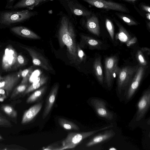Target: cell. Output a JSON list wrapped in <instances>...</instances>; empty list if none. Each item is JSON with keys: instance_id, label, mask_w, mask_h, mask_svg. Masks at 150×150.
<instances>
[{"instance_id": "obj_9", "label": "cell", "mask_w": 150, "mask_h": 150, "mask_svg": "<svg viewBox=\"0 0 150 150\" xmlns=\"http://www.w3.org/2000/svg\"><path fill=\"white\" fill-rule=\"evenodd\" d=\"M21 70L15 73L8 74L2 77L0 81V88L5 91L8 96L12 90L19 81L21 76Z\"/></svg>"}, {"instance_id": "obj_8", "label": "cell", "mask_w": 150, "mask_h": 150, "mask_svg": "<svg viewBox=\"0 0 150 150\" xmlns=\"http://www.w3.org/2000/svg\"><path fill=\"white\" fill-rule=\"evenodd\" d=\"M18 55L17 52L12 45H8L2 57V69L6 71L13 69L16 62Z\"/></svg>"}, {"instance_id": "obj_18", "label": "cell", "mask_w": 150, "mask_h": 150, "mask_svg": "<svg viewBox=\"0 0 150 150\" xmlns=\"http://www.w3.org/2000/svg\"><path fill=\"white\" fill-rule=\"evenodd\" d=\"M45 0H20L13 6L10 9L17 10L18 9L32 8Z\"/></svg>"}, {"instance_id": "obj_32", "label": "cell", "mask_w": 150, "mask_h": 150, "mask_svg": "<svg viewBox=\"0 0 150 150\" xmlns=\"http://www.w3.org/2000/svg\"><path fill=\"white\" fill-rule=\"evenodd\" d=\"M77 56L80 63L83 61L84 59L85 54L81 50L79 45L77 44L76 45Z\"/></svg>"}, {"instance_id": "obj_3", "label": "cell", "mask_w": 150, "mask_h": 150, "mask_svg": "<svg viewBox=\"0 0 150 150\" xmlns=\"http://www.w3.org/2000/svg\"><path fill=\"white\" fill-rule=\"evenodd\" d=\"M110 125L97 130L79 132H70L62 142V146L60 148L54 149V150H62L74 148L84 139L93 135L97 132L110 128L113 127Z\"/></svg>"}, {"instance_id": "obj_16", "label": "cell", "mask_w": 150, "mask_h": 150, "mask_svg": "<svg viewBox=\"0 0 150 150\" xmlns=\"http://www.w3.org/2000/svg\"><path fill=\"white\" fill-rule=\"evenodd\" d=\"M42 106V103H39L33 105L26 110L23 116L21 123L26 124L32 121L40 111Z\"/></svg>"}, {"instance_id": "obj_20", "label": "cell", "mask_w": 150, "mask_h": 150, "mask_svg": "<svg viewBox=\"0 0 150 150\" xmlns=\"http://www.w3.org/2000/svg\"><path fill=\"white\" fill-rule=\"evenodd\" d=\"M93 68L96 76L100 83L102 84L104 81L100 57L95 59L93 62Z\"/></svg>"}, {"instance_id": "obj_35", "label": "cell", "mask_w": 150, "mask_h": 150, "mask_svg": "<svg viewBox=\"0 0 150 150\" xmlns=\"http://www.w3.org/2000/svg\"><path fill=\"white\" fill-rule=\"evenodd\" d=\"M86 41L88 44L91 46H95L98 44V41L94 39H88Z\"/></svg>"}, {"instance_id": "obj_28", "label": "cell", "mask_w": 150, "mask_h": 150, "mask_svg": "<svg viewBox=\"0 0 150 150\" xmlns=\"http://www.w3.org/2000/svg\"><path fill=\"white\" fill-rule=\"evenodd\" d=\"M105 25L106 28L112 40H113L114 36V28L111 21L106 18L105 20Z\"/></svg>"}, {"instance_id": "obj_2", "label": "cell", "mask_w": 150, "mask_h": 150, "mask_svg": "<svg viewBox=\"0 0 150 150\" xmlns=\"http://www.w3.org/2000/svg\"><path fill=\"white\" fill-rule=\"evenodd\" d=\"M37 14L28 10L0 11V27L6 28L26 21Z\"/></svg>"}, {"instance_id": "obj_14", "label": "cell", "mask_w": 150, "mask_h": 150, "mask_svg": "<svg viewBox=\"0 0 150 150\" xmlns=\"http://www.w3.org/2000/svg\"><path fill=\"white\" fill-rule=\"evenodd\" d=\"M58 89L59 85L58 84H56L52 88L48 95L42 114L43 119L46 117L51 110L55 102Z\"/></svg>"}, {"instance_id": "obj_25", "label": "cell", "mask_w": 150, "mask_h": 150, "mask_svg": "<svg viewBox=\"0 0 150 150\" xmlns=\"http://www.w3.org/2000/svg\"><path fill=\"white\" fill-rule=\"evenodd\" d=\"M33 68L31 67L24 70H21V76L22 79L21 84L28 83V80L33 72Z\"/></svg>"}, {"instance_id": "obj_29", "label": "cell", "mask_w": 150, "mask_h": 150, "mask_svg": "<svg viewBox=\"0 0 150 150\" xmlns=\"http://www.w3.org/2000/svg\"><path fill=\"white\" fill-rule=\"evenodd\" d=\"M116 14L120 18L122 19L124 22L129 26L137 25V23L133 19L123 15L117 13Z\"/></svg>"}, {"instance_id": "obj_36", "label": "cell", "mask_w": 150, "mask_h": 150, "mask_svg": "<svg viewBox=\"0 0 150 150\" xmlns=\"http://www.w3.org/2000/svg\"><path fill=\"white\" fill-rule=\"evenodd\" d=\"M142 9L144 11L150 13V7L149 6L142 5Z\"/></svg>"}, {"instance_id": "obj_40", "label": "cell", "mask_w": 150, "mask_h": 150, "mask_svg": "<svg viewBox=\"0 0 150 150\" xmlns=\"http://www.w3.org/2000/svg\"><path fill=\"white\" fill-rule=\"evenodd\" d=\"M2 77H3L1 76L0 75V81L2 79Z\"/></svg>"}, {"instance_id": "obj_1", "label": "cell", "mask_w": 150, "mask_h": 150, "mask_svg": "<svg viewBox=\"0 0 150 150\" xmlns=\"http://www.w3.org/2000/svg\"><path fill=\"white\" fill-rule=\"evenodd\" d=\"M60 46L67 47L68 57L71 63L76 65L80 64L77 54L76 35L74 27L67 16L62 17L58 32Z\"/></svg>"}, {"instance_id": "obj_38", "label": "cell", "mask_w": 150, "mask_h": 150, "mask_svg": "<svg viewBox=\"0 0 150 150\" xmlns=\"http://www.w3.org/2000/svg\"><path fill=\"white\" fill-rule=\"evenodd\" d=\"M125 1H128V2H134L137 1L138 0H124Z\"/></svg>"}, {"instance_id": "obj_31", "label": "cell", "mask_w": 150, "mask_h": 150, "mask_svg": "<svg viewBox=\"0 0 150 150\" xmlns=\"http://www.w3.org/2000/svg\"><path fill=\"white\" fill-rule=\"evenodd\" d=\"M12 126L10 122L0 113V127H9Z\"/></svg>"}, {"instance_id": "obj_15", "label": "cell", "mask_w": 150, "mask_h": 150, "mask_svg": "<svg viewBox=\"0 0 150 150\" xmlns=\"http://www.w3.org/2000/svg\"><path fill=\"white\" fill-rule=\"evenodd\" d=\"M10 30L13 33L21 37L34 39H40L37 34L27 28L22 26H15L11 27Z\"/></svg>"}, {"instance_id": "obj_17", "label": "cell", "mask_w": 150, "mask_h": 150, "mask_svg": "<svg viewBox=\"0 0 150 150\" xmlns=\"http://www.w3.org/2000/svg\"><path fill=\"white\" fill-rule=\"evenodd\" d=\"M68 5L71 12L75 15L87 16L91 14L90 11L77 3L71 1Z\"/></svg>"}, {"instance_id": "obj_22", "label": "cell", "mask_w": 150, "mask_h": 150, "mask_svg": "<svg viewBox=\"0 0 150 150\" xmlns=\"http://www.w3.org/2000/svg\"><path fill=\"white\" fill-rule=\"evenodd\" d=\"M47 88V86H44L35 91L26 100V103H30L34 102L43 96Z\"/></svg>"}, {"instance_id": "obj_37", "label": "cell", "mask_w": 150, "mask_h": 150, "mask_svg": "<svg viewBox=\"0 0 150 150\" xmlns=\"http://www.w3.org/2000/svg\"><path fill=\"white\" fill-rule=\"evenodd\" d=\"M146 17L149 20H150V13H148L146 14Z\"/></svg>"}, {"instance_id": "obj_33", "label": "cell", "mask_w": 150, "mask_h": 150, "mask_svg": "<svg viewBox=\"0 0 150 150\" xmlns=\"http://www.w3.org/2000/svg\"><path fill=\"white\" fill-rule=\"evenodd\" d=\"M137 56L138 59L141 63L142 65L145 66L146 64V62L145 60L141 51H139L137 53Z\"/></svg>"}, {"instance_id": "obj_7", "label": "cell", "mask_w": 150, "mask_h": 150, "mask_svg": "<svg viewBox=\"0 0 150 150\" xmlns=\"http://www.w3.org/2000/svg\"><path fill=\"white\" fill-rule=\"evenodd\" d=\"M91 5L99 8L113 10L126 13L129 12L124 5L105 0H82Z\"/></svg>"}, {"instance_id": "obj_24", "label": "cell", "mask_w": 150, "mask_h": 150, "mask_svg": "<svg viewBox=\"0 0 150 150\" xmlns=\"http://www.w3.org/2000/svg\"><path fill=\"white\" fill-rule=\"evenodd\" d=\"M116 24L119 28V32L118 34V37L121 41L126 42L129 40V35L124 28L117 21Z\"/></svg>"}, {"instance_id": "obj_10", "label": "cell", "mask_w": 150, "mask_h": 150, "mask_svg": "<svg viewBox=\"0 0 150 150\" xmlns=\"http://www.w3.org/2000/svg\"><path fill=\"white\" fill-rule=\"evenodd\" d=\"M145 70L144 67L139 66L125 94L127 100L130 99L137 89L144 76Z\"/></svg>"}, {"instance_id": "obj_11", "label": "cell", "mask_w": 150, "mask_h": 150, "mask_svg": "<svg viewBox=\"0 0 150 150\" xmlns=\"http://www.w3.org/2000/svg\"><path fill=\"white\" fill-rule=\"evenodd\" d=\"M150 105V89L145 91L137 104L136 120L138 121L143 118Z\"/></svg>"}, {"instance_id": "obj_6", "label": "cell", "mask_w": 150, "mask_h": 150, "mask_svg": "<svg viewBox=\"0 0 150 150\" xmlns=\"http://www.w3.org/2000/svg\"><path fill=\"white\" fill-rule=\"evenodd\" d=\"M21 47L28 52L31 57L34 65L40 67L47 71H53V69L48 60L41 53L31 47Z\"/></svg>"}, {"instance_id": "obj_27", "label": "cell", "mask_w": 150, "mask_h": 150, "mask_svg": "<svg viewBox=\"0 0 150 150\" xmlns=\"http://www.w3.org/2000/svg\"><path fill=\"white\" fill-rule=\"evenodd\" d=\"M28 86V83L20 84V85L15 88L10 97L11 98H13L19 94L23 92Z\"/></svg>"}, {"instance_id": "obj_41", "label": "cell", "mask_w": 150, "mask_h": 150, "mask_svg": "<svg viewBox=\"0 0 150 150\" xmlns=\"http://www.w3.org/2000/svg\"><path fill=\"white\" fill-rule=\"evenodd\" d=\"M3 138L2 137L1 135H0V140L2 139Z\"/></svg>"}, {"instance_id": "obj_30", "label": "cell", "mask_w": 150, "mask_h": 150, "mask_svg": "<svg viewBox=\"0 0 150 150\" xmlns=\"http://www.w3.org/2000/svg\"><path fill=\"white\" fill-rule=\"evenodd\" d=\"M26 63L25 59L23 57L21 54L18 55L16 63L13 69H15L25 65Z\"/></svg>"}, {"instance_id": "obj_23", "label": "cell", "mask_w": 150, "mask_h": 150, "mask_svg": "<svg viewBox=\"0 0 150 150\" xmlns=\"http://www.w3.org/2000/svg\"><path fill=\"white\" fill-rule=\"evenodd\" d=\"M59 125L63 128L67 130H79L80 128L76 124L65 119L60 118L58 119Z\"/></svg>"}, {"instance_id": "obj_12", "label": "cell", "mask_w": 150, "mask_h": 150, "mask_svg": "<svg viewBox=\"0 0 150 150\" xmlns=\"http://www.w3.org/2000/svg\"><path fill=\"white\" fill-rule=\"evenodd\" d=\"M91 103L99 116L109 120L113 119V114L107 108L106 103L103 100L94 98L91 100Z\"/></svg>"}, {"instance_id": "obj_34", "label": "cell", "mask_w": 150, "mask_h": 150, "mask_svg": "<svg viewBox=\"0 0 150 150\" xmlns=\"http://www.w3.org/2000/svg\"><path fill=\"white\" fill-rule=\"evenodd\" d=\"M16 0H6L5 9H10L13 6Z\"/></svg>"}, {"instance_id": "obj_13", "label": "cell", "mask_w": 150, "mask_h": 150, "mask_svg": "<svg viewBox=\"0 0 150 150\" xmlns=\"http://www.w3.org/2000/svg\"><path fill=\"white\" fill-rule=\"evenodd\" d=\"M112 129L106 130L94 137L86 144L87 147H91L110 139L115 135Z\"/></svg>"}, {"instance_id": "obj_21", "label": "cell", "mask_w": 150, "mask_h": 150, "mask_svg": "<svg viewBox=\"0 0 150 150\" xmlns=\"http://www.w3.org/2000/svg\"><path fill=\"white\" fill-rule=\"evenodd\" d=\"M48 77L42 75L37 81L33 82L23 92V94L25 95L35 90H36L45 84L48 80Z\"/></svg>"}, {"instance_id": "obj_26", "label": "cell", "mask_w": 150, "mask_h": 150, "mask_svg": "<svg viewBox=\"0 0 150 150\" xmlns=\"http://www.w3.org/2000/svg\"><path fill=\"white\" fill-rule=\"evenodd\" d=\"M1 108L5 113L10 117L15 118L17 117L16 111L11 106L4 105L2 106Z\"/></svg>"}, {"instance_id": "obj_5", "label": "cell", "mask_w": 150, "mask_h": 150, "mask_svg": "<svg viewBox=\"0 0 150 150\" xmlns=\"http://www.w3.org/2000/svg\"><path fill=\"white\" fill-rule=\"evenodd\" d=\"M118 60L115 56L106 58L105 61V82L110 87L114 79L118 76L120 68L118 66Z\"/></svg>"}, {"instance_id": "obj_19", "label": "cell", "mask_w": 150, "mask_h": 150, "mask_svg": "<svg viewBox=\"0 0 150 150\" xmlns=\"http://www.w3.org/2000/svg\"><path fill=\"white\" fill-rule=\"evenodd\" d=\"M87 28L91 33L97 36L100 34V28L98 18L93 15L89 18L86 22Z\"/></svg>"}, {"instance_id": "obj_4", "label": "cell", "mask_w": 150, "mask_h": 150, "mask_svg": "<svg viewBox=\"0 0 150 150\" xmlns=\"http://www.w3.org/2000/svg\"><path fill=\"white\" fill-rule=\"evenodd\" d=\"M139 66H127L120 69L117 82V90L119 93L127 89Z\"/></svg>"}, {"instance_id": "obj_39", "label": "cell", "mask_w": 150, "mask_h": 150, "mask_svg": "<svg viewBox=\"0 0 150 150\" xmlns=\"http://www.w3.org/2000/svg\"><path fill=\"white\" fill-rule=\"evenodd\" d=\"M110 150H116V149L114 147H111L109 149Z\"/></svg>"}]
</instances>
